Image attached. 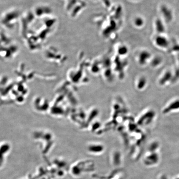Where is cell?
Segmentation results:
<instances>
[{
    "label": "cell",
    "mask_w": 179,
    "mask_h": 179,
    "mask_svg": "<svg viewBox=\"0 0 179 179\" xmlns=\"http://www.w3.org/2000/svg\"><path fill=\"white\" fill-rule=\"evenodd\" d=\"M150 57V54L147 51H143L141 52L138 55V61L141 65L146 64V61Z\"/></svg>",
    "instance_id": "cell-1"
},
{
    "label": "cell",
    "mask_w": 179,
    "mask_h": 179,
    "mask_svg": "<svg viewBox=\"0 0 179 179\" xmlns=\"http://www.w3.org/2000/svg\"><path fill=\"white\" fill-rule=\"evenodd\" d=\"M179 108V100H176L170 104L168 107L166 108L164 110V113H167L172 110H175V109Z\"/></svg>",
    "instance_id": "cell-2"
},
{
    "label": "cell",
    "mask_w": 179,
    "mask_h": 179,
    "mask_svg": "<svg viewBox=\"0 0 179 179\" xmlns=\"http://www.w3.org/2000/svg\"><path fill=\"white\" fill-rule=\"evenodd\" d=\"M155 43L160 47H166L168 45V41L163 37L159 36L155 39Z\"/></svg>",
    "instance_id": "cell-3"
},
{
    "label": "cell",
    "mask_w": 179,
    "mask_h": 179,
    "mask_svg": "<svg viewBox=\"0 0 179 179\" xmlns=\"http://www.w3.org/2000/svg\"><path fill=\"white\" fill-rule=\"evenodd\" d=\"M133 24L137 27H141L144 25V20L141 17H136L133 20Z\"/></svg>",
    "instance_id": "cell-4"
},
{
    "label": "cell",
    "mask_w": 179,
    "mask_h": 179,
    "mask_svg": "<svg viewBox=\"0 0 179 179\" xmlns=\"http://www.w3.org/2000/svg\"><path fill=\"white\" fill-rule=\"evenodd\" d=\"M146 82V79L144 78H141L139 79L137 81L136 86H137L138 89H141L144 87Z\"/></svg>",
    "instance_id": "cell-5"
},
{
    "label": "cell",
    "mask_w": 179,
    "mask_h": 179,
    "mask_svg": "<svg viewBox=\"0 0 179 179\" xmlns=\"http://www.w3.org/2000/svg\"><path fill=\"white\" fill-rule=\"evenodd\" d=\"M127 49L126 47V46H120L118 49V53L120 55H124V54H126L127 53Z\"/></svg>",
    "instance_id": "cell-6"
},
{
    "label": "cell",
    "mask_w": 179,
    "mask_h": 179,
    "mask_svg": "<svg viewBox=\"0 0 179 179\" xmlns=\"http://www.w3.org/2000/svg\"><path fill=\"white\" fill-rule=\"evenodd\" d=\"M157 25V30L159 32H163L164 31V28L163 25H162V23L160 21V20H158L156 22Z\"/></svg>",
    "instance_id": "cell-7"
},
{
    "label": "cell",
    "mask_w": 179,
    "mask_h": 179,
    "mask_svg": "<svg viewBox=\"0 0 179 179\" xmlns=\"http://www.w3.org/2000/svg\"><path fill=\"white\" fill-rule=\"evenodd\" d=\"M171 77V74L170 72H168L166 73V74L164 76L163 78L161 79V81H160V83L161 84H164L165 83V82H167L168 81V79H170Z\"/></svg>",
    "instance_id": "cell-8"
},
{
    "label": "cell",
    "mask_w": 179,
    "mask_h": 179,
    "mask_svg": "<svg viewBox=\"0 0 179 179\" xmlns=\"http://www.w3.org/2000/svg\"><path fill=\"white\" fill-rule=\"evenodd\" d=\"M132 1H136V0H132Z\"/></svg>",
    "instance_id": "cell-9"
}]
</instances>
